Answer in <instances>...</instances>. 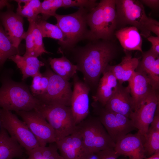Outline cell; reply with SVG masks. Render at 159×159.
Segmentation results:
<instances>
[{
    "label": "cell",
    "instance_id": "obj_1",
    "mask_svg": "<svg viewBox=\"0 0 159 159\" xmlns=\"http://www.w3.org/2000/svg\"><path fill=\"white\" fill-rule=\"evenodd\" d=\"M89 41L84 46L74 47L64 55L71 53L77 71L82 73L84 82L91 91L97 89L101 75L115 58L118 48L113 41L100 39Z\"/></svg>",
    "mask_w": 159,
    "mask_h": 159
},
{
    "label": "cell",
    "instance_id": "obj_2",
    "mask_svg": "<svg viewBox=\"0 0 159 159\" xmlns=\"http://www.w3.org/2000/svg\"><path fill=\"white\" fill-rule=\"evenodd\" d=\"M0 82V108L15 112L29 111L42 103L26 84L13 80L8 72H3Z\"/></svg>",
    "mask_w": 159,
    "mask_h": 159
},
{
    "label": "cell",
    "instance_id": "obj_3",
    "mask_svg": "<svg viewBox=\"0 0 159 159\" xmlns=\"http://www.w3.org/2000/svg\"><path fill=\"white\" fill-rule=\"evenodd\" d=\"M117 16V28L127 25L136 28L141 35L147 38L151 32L159 37V22L148 17L143 4L138 0H115Z\"/></svg>",
    "mask_w": 159,
    "mask_h": 159
},
{
    "label": "cell",
    "instance_id": "obj_4",
    "mask_svg": "<svg viewBox=\"0 0 159 159\" xmlns=\"http://www.w3.org/2000/svg\"><path fill=\"white\" fill-rule=\"evenodd\" d=\"M89 11L86 9L79 8L72 14H56L54 15L57 21L56 24L61 30L64 37L63 42L58 49L59 53L64 55L81 41L93 40L87 22V15Z\"/></svg>",
    "mask_w": 159,
    "mask_h": 159
},
{
    "label": "cell",
    "instance_id": "obj_5",
    "mask_svg": "<svg viewBox=\"0 0 159 159\" xmlns=\"http://www.w3.org/2000/svg\"><path fill=\"white\" fill-rule=\"evenodd\" d=\"M88 155L110 148L115 143L97 117L89 115L76 125Z\"/></svg>",
    "mask_w": 159,
    "mask_h": 159
},
{
    "label": "cell",
    "instance_id": "obj_6",
    "mask_svg": "<svg viewBox=\"0 0 159 159\" xmlns=\"http://www.w3.org/2000/svg\"><path fill=\"white\" fill-rule=\"evenodd\" d=\"M34 110L41 114L52 128L56 141L75 131L76 125L70 106L41 103Z\"/></svg>",
    "mask_w": 159,
    "mask_h": 159
},
{
    "label": "cell",
    "instance_id": "obj_7",
    "mask_svg": "<svg viewBox=\"0 0 159 159\" xmlns=\"http://www.w3.org/2000/svg\"><path fill=\"white\" fill-rule=\"evenodd\" d=\"M93 111L115 144L136 129L132 120L119 113L109 111L97 102L92 103Z\"/></svg>",
    "mask_w": 159,
    "mask_h": 159
},
{
    "label": "cell",
    "instance_id": "obj_8",
    "mask_svg": "<svg viewBox=\"0 0 159 159\" xmlns=\"http://www.w3.org/2000/svg\"><path fill=\"white\" fill-rule=\"evenodd\" d=\"M45 72L49 77L48 87L43 94L35 97L42 103L70 106L72 93V84L55 73L45 64Z\"/></svg>",
    "mask_w": 159,
    "mask_h": 159
},
{
    "label": "cell",
    "instance_id": "obj_9",
    "mask_svg": "<svg viewBox=\"0 0 159 159\" xmlns=\"http://www.w3.org/2000/svg\"><path fill=\"white\" fill-rule=\"evenodd\" d=\"M1 127L25 150L29 151L39 146L26 123L11 111L0 108Z\"/></svg>",
    "mask_w": 159,
    "mask_h": 159
},
{
    "label": "cell",
    "instance_id": "obj_10",
    "mask_svg": "<svg viewBox=\"0 0 159 159\" xmlns=\"http://www.w3.org/2000/svg\"><path fill=\"white\" fill-rule=\"evenodd\" d=\"M21 117L37 140L39 146H46L56 141L54 130L39 113L34 110L15 112Z\"/></svg>",
    "mask_w": 159,
    "mask_h": 159
},
{
    "label": "cell",
    "instance_id": "obj_11",
    "mask_svg": "<svg viewBox=\"0 0 159 159\" xmlns=\"http://www.w3.org/2000/svg\"><path fill=\"white\" fill-rule=\"evenodd\" d=\"M159 106L158 91L152 89L130 117L138 133L144 136Z\"/></svg>",
    "mask_w": 159,
    "mask_h": 159
},
{
    "label": "cell",
    "instance_id": "obj_12",
    "mask_svg": "<svg viewBox=\"0 0 159 159\" xmlns=\"http://www.w3.org/2000/svg\"><path fill=\"white\" fill-rule=\"evenodd\" d=\"M73 89L70 107L76 125L86 118L90 113L89 86L76 74L72 78Z\"/></svg>",
    "mask_w": 159,
    "mask_h": 159
},
{
    "label": "cell",
    "instance_id": "obj_13",
    "mask_svg": "<svg viewBox=\"0 0 159 159\" xmlns=\"http://www.w3.org/2000/svg\"><path fill=\"white\" fill-rule=\"evenodd\" d=\"M5 11H0V24L14 46L18 49L21 41L25 39L26 32L23 27V17L7 8Z\"/></svg>",
    "mask_w": 159,
    "mask_h": 159
},
{
    "label": "cell",
    "instance_id": "obj_14",
    "mask_svg": "<svg viewBox=\"0 0 159 159\" xmlns=\"http://www.w3.org/2000/svg\"><path fill=\"white\" fill-rule=\"evenodd\" d=\"M107 110L130 118L135 110L134 102L128 86L118 83L116 91L104 106Z\"/></svg>",
    "mask_w": 159,
    "mask_h": 159
},
{
    "label": "cell",
    "instance_id": "obj_15",
    "mask_svg": "<svg viewBox=\"0 0 159 159\" xmlns=\"http://www.w3.org/2000/svg\"><path fill=\"white\" fill-rule=\"evenodd\" d=\"M144 141V136L138 132L128 133L115 143L114 149L120 155L127 156L130 159H145Z\"/></svg>",
    "mask_w": 159,
    "mask_h": 159
},
{
    "label": "cell",
    "instance_id": "obj_16",
    "mask_svg": "<svg viewBox=\"0 0 159 159\" xmlns=\"http://www.w3.org/2000/svg\"><path fill=\"white\" fill-rule=\"evenodd\" d=\"M55 143L64 159H84L88 155L81 136L76 130L71 134Z\"/></svg>",
    "mask_w": 159,
    "mask_h": 159
},
{
    "label": "cell",
    "instance_id": "obj_17",
    "mask_svg": "<svg viewBox=\"0 0 159 159\" xmlns=\"http://www.w3.org/2000/svg\"><path fill=\"white\" fill-rule=\"evenodd\" d=\"M142 59L140 61L135 71L145 75L152 88L158 91L159 88V55L150 48L143 52Z\"/></svg>",
    "mask_w": 159,
    "mask_h": 159
},
{
    "label": "cell",
    "instance_id": "obj_18",
    "mask_svg": "<svg viewBox=\"0 0 159 159\" xmlns=\"http://www.w3.org/2000/svg\"><path fill=\"white\" fill-rule=\"evenodd\" d=\"M107 66L99 80L96 93L92 96L93 101L99 102L104 107L115 92L119 83Z\"/></svg>",
    "mask_w": 159,
    "mask_h": 159
},
{
    "label": "cell",
    "instance_id": "obj_19",
    "mask_svg": "<svg viewBox=\"0 0 159 159\" xmlns=\"http://www.w3.org/2000/svg\"><path fill=\"white\" fill-rule=\"evenodd\" d=\"M128 82V86L134 102L135 110L146 98L153 88L146 76L135 71Z\"/></svg>",
    "mask_w": 159,
    "mask_h": 159
},
{
    "label": "cell",
    "instance_id": "obj_20",
    "mask_svg": "<svg viewBox=\"0 0 159 159\" xmlns=\"http://www.w3.org/2000/svg\"><path fill=\"white\" fill-rule=\"evenodd\" d=\"M114 35L125 51L136 50L143 53L142 38L135 27L130 26L121 28L115 31Z\"/></svg>",
    "mask_w": 159,
    "mask_h": 159
},
{
    "label": "cell",
    "instance_id": "obj_21",
    "mask_svg": "<svg viewBox=\"0 0 159 159\" xmlns=\"http://www.w3.org/2000/svg\"><path fill=\"white\" fill-rule=\"evenodd\" d=\"M126 52L125 56L122 58L119 64L115 65L108 64L107 66L118 82L121 84L130 80L140 61V58L132 57L129 52Z\"/></svg>",
    "mask_w": 159,
    "mask_h": 159
},
{
    "label": "cell",
    "instance_id": "obj_22",
    "mask_svg": "<svg viewBox=\"0 0 159 159\" xmlns=\"http://www.w3.org/2000/svg\"><path fill=\"white\" fill-rule=\"evenodd\" d=\"M25 151L6 131L1 128L0 159H15L21 157Z\"/></svg>",
    "mask_w": 159,
    "mask_h": 159
},
{
    "label": "cell",
    "instance_id": "obj_23",
    "mask_svg": "<svg viewBox=\"0 0 159 159\" xmlns=\"http://www.w3.org/2000/svg\"><path fill=\"white\" fill-rule=\"evenodd\" d=\"M9 59L14 62L21 71L22 80L34 77L39 72L40 68L45 65L44 62L39 60L37 57L32 56H21L17 54L11 57Z\"/></svg>",
    "mask_w": 159,
    "mask_h": 159
},
{
    "label": "cell",
    "instance_id": "obj_24",
    "mask_svg": "<svg viewBox=\"0 0 159 159\" xmlns=\"http://www.w3.org/2000/svg\"><path fill=\"white\" fill-rule=\"evenodd\" d=\"M103 40L113 41L117 28L115 0H103Z\"/></svg>",
    "mask_w": 159,
    "mask_h": 159
},
{
    "label": "cell",
    "instance_id": "obj_25",
    "mask_svg": "<svg viewBox=\"0 0 159 159\" xmlns=\"http://www.w3.org/2000/svg\"><path fill=\"white\" fill-rule=\"evenodd\" d=\"M103 0L90 11L87 15V22L93 40L103 39Z\"/></svg>",
    "mask_w": 159,
    "mask_h": 159
},
{
    "label": "cell",
    "instance_id": "obj_26",
    "mask_svg": "<svg viewBox=\"0 0 159 159\" xmlns=\"http://www.w3.org/2000/svg\"><path fill=\"white\" fill-rule=\"evenodd\" d=\"M49 63L55 73L67 81L77 74L76 65L65 55L57 58H50Z\"/></svg>",
    "mask_w": 159,
    "mask_h": 159
},
{
    "label": "cell",
    "instance_id": "obj_27",
    "mask_svg": "<svg viewBox=\"0 0 159 159\" xmlns=\"http://www.w3.org/2000/svg\"><path fill=\"white\" fill-rule=\"evenodd\" d=\"M18 4L16 13L27 18L29 21L35 22L41 13V2L39 0H15Z\"/></svg>",
    "mask_w": 159,
    "mask_h": 159
},
{
    "label": "cell",
    "instance_id": "obj_28",
    "mask_svg": "<svg viewBox=\"0 0 159 159\" xmlns=\"http://www.w3.org/2000/svg\"><path fill=\"white\" fill-rule=\"evenodd\" d=\"M58 150L55 143H49L47 146H39L25 152L28 157L23 159H64Z\"/></svg>",
    "mask_w": 159,
    "mask_h": 159
},
{
    "label": "cell",
    "instance_id": "obj_29",
    "mask_svg": "<svg viewBox=\"0 0 159 159\" xmlns=\"http://www.w3.org/2000/svg\"><path fill=\"white\" fill-rule=\"evenodd\" d=\"M19 53L18 49L14 46L0 24V69L8 59Z\"/></svg>",
    "mask_w": 159,
    "mask_h": 159
},
{
    "label": "cell",
    "instance_id": "obj_30",
    "mask_svg": "<svg viewBox=\"0 0 159 159\" xmlns=\"http://www.w3.org/2000/svg\"><path fill=\"white\" fill-rule=\"evenodd\" d=\"M35 24L43 38L48 37L58 40V43L60 46L63 44V34L56 24H52L42 19L40 16L35 21Z\"/></svg>",
    "mask_w": 159,
    "mask_h": 159
},
{
    "label": "cell",
    "instance_id": "obj_31",
    "mask_svg": "<svg viewBox=\"0 0 159 159\" xmlns=\"http://www.w3.org/2000/svg\"><path fill=\"white\" fill-rule=\"evenodd\" d=\"M144 137L143 146L146 156L159 151V130L149 127Z\"/></svg>",
    "mask_w": 159,
    "mask_h": 159
},
{
    "label": "cell",
    "instance_id": "obj_32",
    "mask_svg": "<svg viewBox=\"0 0 159 159\" xmlns=\"http://www.w3.org/2000/svg\"><path fill=\"white\" fill-rule=\"evenodd\" d=\"M32 77L30 90L32 94L35 97L46 92L48 86L49 77L45 72L43 73L40 72Z\"/></svg>",
    "mask_w": 159,
    "mask_h": 159
},
{
    "label": "cell",
    "instance_id": "obj_33",
    "mask_svg": "<svg viewBox=\"0 0 159 159\" xmlns=\"http://www.w3.org/2000/svg\"><path fill=\"white\" fill-rule=\"evenodd\" d=\"M62 0H45L41 2V19L46 21L56 14L57 9L62 7Z\"/></svg>",
    "mask_w": 159,
    "mask_h": 159
},
{
    "label": "cell",
    "instance_id": "obj_34",
    "mask_svg": "<svg viewBox=\"0 0 159 159\" xmlns=\"http://www.w3.org/2000/svg\"><path fill=\"white\" fill-rule=\"evenodd\" d=\"M32 33L34 44V57H37L44 53H50L45 49L43 42V37L40 31L36 26L35 22L33 29Z\"/></svg>",
    "mask_w": 159,
    "mask_h": 159
},
{
    "label": "cell",
    "instance_id": "obj_35",
    "mask_svg": "<svg viewBox=\"0 0 159 159\" xmlns=\"http://www.w3.org/2000/svg\"><path fill=\"white\" fill-rule=\"evenodd\" d=\"M62 6L67 8L77 7L86 9L90 11L97 5L96 0H62Z\"/></svg>",
    "mask_w": 159,
    "mask_h": 159
},
{
    "label": "cell",
    "instance_id": "obj_36",
    "mask_svg": "<svg viewBox=\"0 0 159 159\" xmlns=\"http://www.w3.org/2000/svg\"><path fill=\"white\" fill-rule=\"evenodd\" d=\"M35 22L29 21V26L27 31L26 32L24 39L26 44V51L23 55L24 56L34 57V44L32 31Z\"/></svg>",
    "mask_w": 159,
    "mask_h": 159
},
{
    "label": "cell",
    "instance_id": "obj_37",
    "mask_svg": "<svg viewBox=\"0 0 159 159\" xmlns=\"http://www.w3.org/2000/svg\"><path fill=\"white\" fill-rule=\"evenodd\" d=\"M98 153L99 159H117L120 155L115 151L113 148L100 151Z\"/></svg>",
    "mask_w": 159,
    "mask_h": 159
},
{
    "label": "cell",
    "instance_id": "obj_38",
    "mask_svg": "<svg viewBox=\"0 0 159 159\" xmlns=\"http://www.w3.org/2000/svg\"><path fill=\"white\" fill-rule=\"evenodd\" d=\"M147 40L152 44L151 48L157 54L159 55V37L150 35L147 38Z\"/></svg>",
    "mask_w": 159,
    "mask_h": 159
},
{
    "label": "cell",
    "instance_id": "obj_39",
    "mask_svg": "<svg viewBox=\"0 0 159 159\" xmlns=\"http://www.w3.org/2000/svg\"><path fill=\"white\" fill-rule=\"evenodd\" d=\"M140 1L153 10H158L159 7V0H141Z\"/></svg>",
    "mask_w": 159,
    "mask_h": 159
},
{
    "label": "cell",
    "instance_id": "obj_40",
    "mask_svg": "<svg viewBox=\"0 0 159 159\" xmlns=\"http://www.w3.org/2000/svg\"><path fill=\"white\" fill-rule=\"evenodd\" d=\"M150 124L151 127L159 130V106L157 109L153 119Z\"/></svg>",
    "mask_w": 159,
    "mask_h": 159
},
{
    "label": "cell",
    "instance_id": "obj_41",
    "mask_svg": "<svg viewBox=\"0 0 159 159\" xmlns=\"http://www.w3.org/2000/svg\"><path fill=\"white\" fill-rule=\"evenodd\" d=\"M11 7V5L8 0H0V9H2L4 7Z\"/></svg>",
    "mask_w": 159,
    "mask_h": 159
},
{
    "label": "cell",
    "instance_id": "obj_42",
    "mask_svg": "<svg viewBox=\"0 0 159 159\" xmlns=\"http://www.w3.org/2000/svg\"><path fill=\"white\" fill-rule=\"evenodd\" d=\"M98 152L93 153L88 155L86 159H99Z\"/></svg>",
    "mask_w": 159,
    "mask_h": 159
},
{
    "label": "cell",
    "instance_id": "obj_43",
    "mask_svg": "<svg viewBox=\"0 0 159 159\" xmlns=\"http://www.w3.org/2000/svg\"><path fill=\"white\" fill-rule=\"evenodd\" d=\"M145 159H159V151L155 153L150 157L145 158Z\"/></svg>",
    "mask_w": 159,
    "mask_h": 159
},
{
    "label": "cell",
    "instance_id": "obj_44",
    "mask_svg": "<svg viewBox=\"0 0 159 159\" xmlns=\"http://www.w3.org/2000/svg\"><path fill=\"white\" fill-rule=\"evenodd\" d=\"M1 119H0V129H1Z\"/></svg>",
    "mask_w": 159,
    "mask_h": 159
},
{
    "label": "cell",
    "instance_id": "obj_45",
    "mask_svg": "<svg viewBox=\"0 0 159 159\" xmlns=\"http://www.w3.org/2000/svg\"><path fill=\"white\" fill-rule=\"evenodd\" d=\"M23 159V158H22V159Z\"/></svg>",
    "mask_w": 159,
    "mask_h": 159
},
{
    "label": "cell",
    "instance_id": "obj_46",
    "mask_svg": "<svg viewBox=\"0 0 159 159\" xmlns=\"http://www.w3.org/2000/svg\"></svg>",
    "mask_w": 159,
    "mask_h": 159
}]
</instances>
